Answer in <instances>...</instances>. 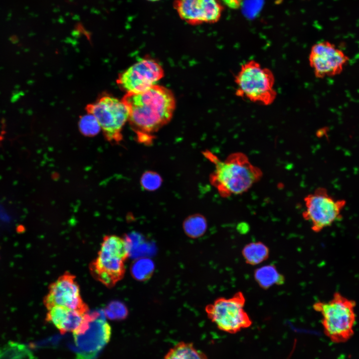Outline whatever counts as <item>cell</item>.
<instances>
[{"mask_svg": "<svg viewBox=\"0 0 359 359\" xmlns=\"http://www.w3.org/2000/svg\"><path fill=\"white\" fill-rule=\"evenodd\" d=\"M235 94L252 103L269 106L277 96L272 71L258 62L250 60L241 65L235 76Z\"/></svg>", "mask_w": 359, "mask_h": 359, "instance_id": "277c9868", "label": "cell"}, {"mask_svg": "<svg viewBox=\"0 0 359 359\" xmlns=\"http://www.w3.org/2000/svg\"><path fill=\"white\" fill-rule=\"evenodd\" d=\"M122 100L128 108V121L137 140L147 145L152 144L155 134L171 120L176 105L173 92L158 84L142 92L126 93Z\"/></svg>", "mask_w": 359, "mask_h": 359, "instance_id": "6da1fadb", "label": "cell"}, {"mask_svg": "<svg viewBox=\"0 0 359 359\" xmlns=\"http://www.w3.org/2000/svg\"><path fill=\"white\" fill-rule=\"evenodd\" d=\"M85 315L66 307L55 306L47 309L46 320L64 334L75 331L82 324Z\"/></svg>", "mask_w": 359, "mask_h": 359, "instance_id": "4fadbf2b", "label": "cell"}, {"mask_svg": "<svg viewBox=\"0 0 359 359\" xmlns=\"http://www.w3.org/2000/svg\"><path fill=\"white\" fill-rule=\"evenodd\" d=\"M105 316L112 320H123L128 315V310L124 304L119 301H112L104 310Z\"/></svg>", "mask_w": 359, "mask_h": 359, "instance_id": "7402d4cb", "label": "cell"}, {"mask_svg": "<svg viewBox=\"0 0 359 359\" xmlns=\"http://www.w3.org/2000/svg\"><path fill=\"white\" fill-rule=\"evenodd\" d=\"M203 155L214 165L210 181L223 197L247 192L263 176L261 170L243 153H233L223 161L210 151H204Z\"/></svg>", "mask_w": 359, "mask_h": 359, "instance_id": "7a4b0ae2", "label": "cell"}, {"mask_svg": "<svg viewBox=\"0 0 359 359\" xmlns=\"http://www.w3.org/2000/svg\"><path fill=\"white\" fill-rule=\"evenodd\" d=\"M129 255L124 238L113 235L105 236L98 256L90 265L92 275L106 287H113L123 278L124 262Z\"/></svg>", "mask_w": 359, "mask_h": 359, "instance_id": "5b68a950", "label": "cell"}, {"mask_svg": "<svg viewBox=\"0 0 359 359\" xmlns=\"http://www.w3.org/2000/svg\"><path fill=\"white\" fill-rule=\"evenodd\" d=\"M164 359H208L205 354L192 343L180 342L171 348Z\"/></svg>", "mask_w": 359, "mask_h": 359, "instance_id": "2e32d148", "label": "cell"}, {"mask_svg": "<svg viewBox=\"0 0 359 359\" xmlns=\"http://www.w3.org/2000/svg\"><path fill=\"white\" fill-rule=\"evenodd\" d=\"M308 59L309 65L317 78L340 74L349 61V57L344 51L328 41L314 44Z\"/></svg>", "mask_w": 359, "mask_h": 359, "instance_id": "8fae6325", "label": "cell"}, {"mask_svg": "<svg viewBox=\"0 0 359 359\" xmlns=\"http://www.w3.org/2000/svg\"><path fill=\"white\" fill-rule=\"evenodd\" d=\"M254 276L259 286L264 289H267L274 285L282 284L285 280L283 275L273 265L257 268L254 271Z\"/></svg>", "mask_w": 359, "mask_h": 359, "instance_id": "9a60e30c", "label": "cell"}, {"mask_svg": "<svg viewBox=\"0 0 359 359\" xmlns=\"http://www.w3.org/2000/svg\"><path fill=\"white\" fill-rule=\"evenodd\" d=\"M78 125L80 132L84 136L87 137L95 136L101 130L100 126L95 117L89 113L80 117Z\"/></svg>", "mask_w": 359, "mask_h": 359, "instance_id": "44dd1931", "label": "cell"}, {"mask_svg": "<svg viewBox=\"0 0 359 359\" xmlns=\"http://www.w3.org/2000/svg\"><path fill=\"white\" fill-rule=\"evenodd\" d=\"M269 254L268 246L261 241L249 243L242 250V254L246 263L253 266L266 261Z\"/></svg>", "mask_w": 359, "mask_h": 359, "instance_id": "e0dca14e", "label": "cell"}, {"mask_svg": "<svg viewBox=\"0 0 359 359\" xmlns=\"http://www.w3.org/2000/svg\"><path fill=\"white\" fill-rule=\"evenodd\" d=\"M141 185L148 191H154L160 187L162 179L157 173L153 171L145 172L141 178Z\"/></svg>", "mask_w": 359, "mask_h": 359, "instance_id": "603a6c76", "label": "cell"}, {"mask_svg": "<svg viewBox=\"0 0 359 359\" xmlns=\"http://www.w3.org/2000/svg\"><path fill=\"white\" fill-rule=\"evenodd\" d=\"M164 71L155 59L143 58L120 73L117 83L126 93H138L147 90L163 78Z\"/></svg>", "mask_w": 359, "mask_h": 359, "instance_id": "30bf717a", "label": "cell"}, {"mask_svg": "<svg viewBox=\"0 0 359 359\" xmlns=\"http://www.w3.org/2000/svg\"><path fill=\"white\" fill-rule=\"evenodd\" d=\"M321 314L325 335L335 343H343L354 335L356 322V303L336 292L328 301H318L313 306Z\"/></svg>", "mask_w": 359, "mask_h": 359, "instance_id": "3957f363", "label": "cell"}, {"mask_svg": "<svg viewBox=\"0 0 359 359\" xmlns=\"http://www.w3.org/2000/svg\"><path fill=\"white\" fill-rule=\"evenodd\" d=\"M85 109L95 117L106 140L115 144L122 141V131L129 118L128 108L122 99L103 95Z\"/></svg>", "mask_w": 359, "mask_h": 359, "instance_id": "ba28073f", "label": "cell"}, {"mask_svg": "<svg viewBox=\"0 0 359 359\" xmlns=\"http://www.w3.org/2000/svg\"><path fill=\"white\" fill-rule=\"evenodd\" d=\"M155 269L153 261L148 258L137 259L132 264L131 272L132 276L139 281H145L149 279Z\"/></svg>", "mask_w": 359, "mask_h": 359, "instance_id": "d6986e66", "label": "cell"}, {"mask_svg": "<svg viewBox=\"0 0 359 359\" xmlns=\"http://www.w3.org/2000/svg\"><path fill=\"white\" fill-rule=\"evenodd\" d=\"M223 8L220 0H203L204 23L217 22L221 16Z\"/></svg>", "mask_w": 359, "mask_h": 359, "instance_id": "ffe728a7", "label": "cell"}, {"mask_svg": "<svg viewBox=\"0 0 359 359\" xmlns=\"http://www.w3.org/2000/svg\"><path fill=\"white\" fill-rule=\"evenodd\" d=\"M304 200L305 208L302 216L315 232L321 231L340 219L346 204L345 200L334 198L322 187L307 195Z\"/></svg>", "mask_w": 359, "mask_h": 359, "instance_id": "9c48e42d", "label": "cell"}, {"mask_svg": "<svg viewBox=\"0 0 359 359\" xmlns=\"http://www.w3.org/2000/svg\"><path fill=\"white\" fill-rule=\"evenodd\" d=\"M147 0L150 1H157L160 0Z\"/></svg>", "mask_w": 359, "mask_h": 359, "instance_id": "d4e9b609", "label": "cell"}, {"mask_svg": "<svg viewBox=\"0 0 359 359\" xmlns=\"http://www.w3.org/2000/svg\"><path fill=\"white\" fill-rule=\"evenodd\" d=\"M227 7L233 9L240 8L243 3L244 0H221Z\"/></svg>", "mask_w": 359, "mask_h": 359, "instance_id": "cb8c5ba5", "label": "cell"}, {"mask_svg": "<svg viewBox=\"0 0 359 359\" xmlns=\"http://www.w3.org/2000/svg\"><path fill=\"white\" fill-rule=\"evenodd\" d=\"M246 299L238 291L230 298L220 297L205 308L208 319L224 332L236 334L250 327L252 322L244 309Z\"/></svg>", "mask_w": 359, "mask_h": 359, "instance_id": "52a82bcc", "label": "cell"}, {"mask_svg": "<svg viewBox=\"0 0 359 359\" xmlns=\"http://www.w3.org/2000/svg\"><path fill=\"white\" fill-rule=\"evenodd\" d=\"M103 311L87 312L80 327L73 332L76 359H94L109 342L111 328Z\"/></svg>", "mask_w": 359, "mask_h": 359, "instance_id": "8992f818", "label": "cell"}, {"mask_svg": "<svg viewBox=\"0 0 359 359\" xmlns=\"http://www.w3.org/2000/svg\"><path fill=\"white\" fill-rule=\"evenodd\" d=\"M173 7L187 23L197 25L204 23L203 0H174Z\"/></svg>", "mask_w": 359, "mask_h": 359, "instance_id": "5bb4252c", "label": "cell"}, {"mask_svg": "<svg viewBox=\"0 0 359 359\" xmlns=\"http://www.w3.org/2000/svg\"><path fill=\"white\" fill-rule=\"evenodd\" d=\"M207 227L206 218L200 214L188 216L183 221V228L188 237L196 238L202 236Z\"/></svg>", "mask_w": 359, "mask_h": 359, "instance_id": "ac0fdd59", "label": "cell"}, {"mask_svg": "<svg viewBox=\"0 0 359 359\" xmlns=\"http://www.w3.org/2000/svg\"><path fill=\"white\" fill-rule=\"evenodd\" d=\"M43 304L47 309L59 306L83 314L89 312L87 305L81 297L75 277L69 272L65 273L49 285L48 292L43 299Z\"/></svg>", "mask_w": 359, "mask_h": 359, "instance_id": "7c38bea8", "label": "cell"}]
</instances>
